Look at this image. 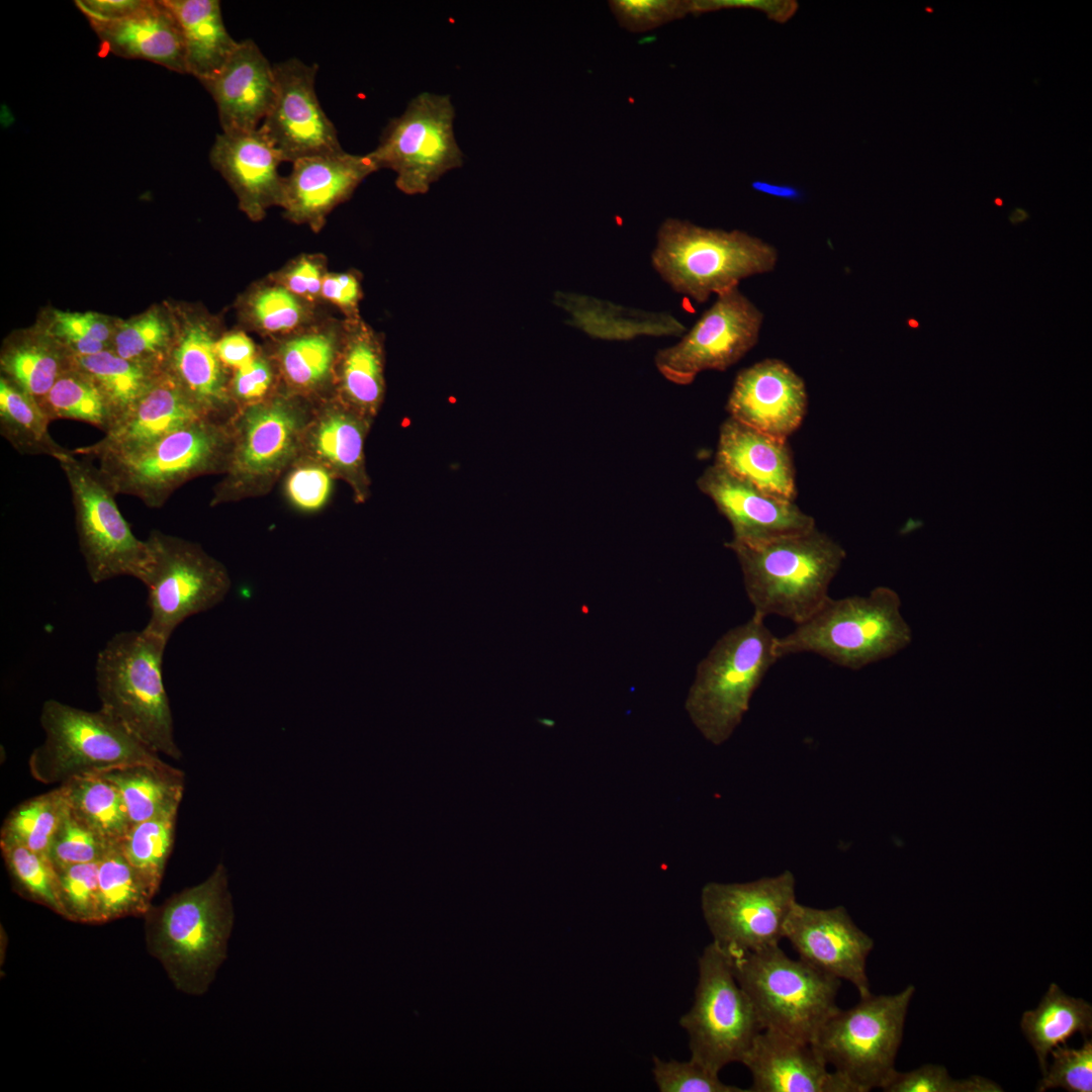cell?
I'll return each instance as SVG.
<instances>
[{
	"label": "cell",
	"instance_id": "cell-17",
	"mask_svg": "<svg viewBox=\"0 0 1092 1092\" xmlns=\"http://www.w3.org/2000/svg\"><path fill=\"white\" fill-rule=\"evenodd\" d=\"M274 102L260 129L284 162L343 152L338 132L323 110L315 92L317 66L289 59L273 65Z\"/></svg>",
	"mask_w": 1092,
	"mask_h": 1092
},
{
	"label": "cell",
	"instance_id": "cell-46",
	"mask_svg": "<svg viewBox=\"0 0 1092 1092\" xmlns=\"http://www.w3.org/2000/svg\"><path fill=\"white\" fill-rule=\"evenodd\" d=\"M9 380L38 402L48 394L64 369L63 358L42 344H23L7 351L1 360Z\"/></svg>",
	"mask_w": 1092,
	"mask_h": 1092
},
{
	"label": "cell",
	"instance_id": "cell-28",
	"mask_svg": "<svg viewBox=\"0 0 1092 1092\" xmlns=\"http://www.w3.org/2000/svg\"><path fill=\"white\" fill-rule=\"evenodd\" d=\"M715 463L768 494L794 502L795 470L786 439L729 418L720 429Z\"/></svg>",
	"mask_w": 1092,
	"mask_h": 1092
},
{
	"label": "cell",
	"instance_id": "cell-64",
	"mask_svg": "<svg viewBox=\"0 0 1092 1092\" xmlns=\"http://www.w3.org/2000/svg\"><path fill=\"white\" fill-rule=\"evenodd\" d=\"M994 202H995V203H996V205H998V206H1002V205H1003V201H1002V199H1001L1000 197H996V198L994 199Z\"/></svg>",
	"mask_w": 1092,
	"mask_h": 1092
},
{
	"label": "cell",
	"instance_id": "cell-39",
	"mask_svg": "<svg viewBox=\"0 0 1092 1092\" xmlns=\"http://www.w3.org/2000/svg\"><path fill=\"white\" fill-rule=\"evenodd\" d=\"M50 422L34 397L8 379H0V432L15 450L54 459L66 451L49 433Z\"/></svg>",
	"mask_w": 1092,
	"mask_h": 1092
},
{
	"label": "cell",
	"instance_id": "cell-31",
	"mask_svg": "<svg viewBox=\"0 0 1092 1092\" xmlns=\"http://www.w3.org/2000/svg\"><path fill=\"white\" fill-rule=\"evenodd\" d=\"M182 28L187 74L203 85L223 68L239 46L228 32L217 0H166Z\"/></svg>",
	"mask_w": 1092,
	"mask_h": 1092
},
{
	"label": "cell",
	"instance_id": "cell-24",
	"mask_svg": "<svg viewBox=\"0 0 1092 1092\" xmlns=\"http://www.w3.org/2000/svg\"><path fill=\"white\" fill-rule=\"evenodd\" d=\"M209 161L230 183L250 219L259 221L268 208L279 206L284 177L278 167L284 161L260 127L217 134Z\"/></svg>",
	"mask_w": 1092,
	"mask_h": 1092
},
{
	"label": "cell",
	"instance_id": "cell-45",
	"mask_svg": "<svg viewBox=\"0 0 1092 1092\" xmlns=\"http://www.w3.org/2000/svg\"><path fill=\"white\" fill-rule=\"evenodd\" d=\"M177 813L133 824L118 846L126 859L160 888L175 840Z\"/></svg>",
	"mask_w": 1092,
	"mask_h": 1092
},
{
	"label": "cell",
	"instance_id": "cell-15",
	"mask_svg": "<svg viewBox=\"0 0 1092 1092\" xmlns=\"http://www.w3.org/2000/svg\"><path fill=\"white\" fill-rule=\"evenodd\" d=\"M796 903V879L790 871L746 883L711 882L701 892L713 942L728 956L779 945Z\"/></svg>",
	"mask_w": 1092,
	"mask_h": 1092
},
{
	"label": "cell",
	"instance_id": "cell-40",
	"mask_svg": "<svg viewBox=\"0 0 1092 1092\" xmlns=\"http://www.w3.org/2000/svg\"><path fill=\"white\" fill-rule=\"evenodd\" d=\"M74 364L102 390L114 411L116 422L160 375L151 364L127 360L108 350L74 356Z\"/></svg>",
	"mask_w": 1092,
	"mask_h": 1092
},
{
	"label": "cell",
	"instance_id": "cell-10",
	"mask_svg": "<svg viewBox=\"0 0 1092 1092\" xmlns=\"http://www.w3.org/2000/svg\"><path fill=\"white\" fill-rule=\"evenodd\" d=\"M230 454L226 430L208 417L139 451L99 457L96 466L115 494L159 509L186 480L226 467Z\"/></svg>",
	"mask_w": 1092,
	"mask_h": 1092
},
{
	"label": "cell",
	"instance_id": "cell-36",
	"mask_svg": "<svg viewBox=\"0 0 1092 1092\" xmlns=\"http://www.w3.org/2000/svg\"><path fill=\"white\" fill-rule=\"evenodd\" d=\"M344 331L345 322L306 327L289 335L278 351L281 370L288 383L300 390L322 386L338 361Z\"/></svg>",
	"mask_w": 1092,
	"mask_h": 1092
},
{
	"label": "cell",
	"instance_id": "cell-33",
	"mask_svg": "<svg viewBox=\"0 0 1092 1092\" xmlns=\"http://www.w3.org/2000/svg\"><path fill=\"white\" fill-rule=\"evenodd\" d=\"M1020 1027L1043 1075L1053 1049L1067 1043L1075 1034L1085 1037L1091 1034L1092 1005L1083 998L1066 994L1059 985L1052 983L1038 1005L1023 1012Z\"/></svg>",
	"mask_w": 1092,
	"mask_h": 1092
},
{
	"label": "cell",
	"instance_id": "cell-7",
	"mask_svg": "<svg viewBox=\"0 0 1092 1092\" xmlns=\"http://www.w3.org/2000/svg\"><path fill=\"white\" fill-rule=\"evenodd\" d=\"M728 958L762 1029L811 1043L823 1023L839 1008L836 996L840 980L801 959H791L779 945Z\"/></svg>",
	"mask_w": 1092,
	"mask_h": 1092
},
{
	"label": "cell",
	"instance_id": "cell-49",
	"mask_svg": "<svg viewBox=\"0 0 1092 1092\" xmlns=\"http://www.w3.org/2000/svg\"><path fill=\"white\" fill-rule=\"evenodd\" d=\"M885 1092H1001L993 1080L982 1076L953 1079L941 1065L925 1064L908 1072L894 1074L882 1089Z\"/></svg>",
	"mask_w": 1092,
	"mask_h": 1092
},
{
	"label": "cell",
	"instance_id": "cell-61",
	"mask_svg": "<svg viewBox=\"0 0 1092 1092\" xmlns=\"http://www.w3.org/2000/svg\"><path fill=\"white\" fill-rule=\"evenodd\" d=\"M215 348L221 363L235 370L249 363L257 356L255 344L243 332L224 335L216 341Z\"/></svg>",
	"mask_w": 1092,
	"mask_h": 1092
},
{
	"label": "cell",
	"instance_id": "cell-4",
	"mask_svg": "<svg viewBox=\"0 0 1092 1092\" xmlns=\"http://www.w3.org/2000/svg\"><path fill=\"white\" fill-rule=\"evenodd\" d=\"M899 595L878 586L866 597L828 598L808 619L776 638L780 659L801 652L818 654L857 670L907 647L912 631L901 614Z\"/></svg>",
	"mask_w": 1092,
	"mask_h": 1092
},
{
	"label": "cell",
	"instance_id": "cell-50",
	"mask_svg": "<svg viewBox=\"0 0 1092 1092\" xmlns=\"http://www.w3.org/2000/svg\"><path fill=\"white\" fill-rule=\"evenodd\" d=\"M1050 1056L1053 1061L1038 1081L1036 1091L1061 1088L1069 1092L1092 1091V1040L1085 1038L1079 1048L1057 1045Z\"/></svg>",
	"mask_w": 1092,
	"mask_h": 1092
},
{
	"label": "cell",
	"instance_id": "cell-32",
	"mask_svg": "<svg viewBox=\"0 0 1092 1092\" xmlns=\"http://www.w3.org/2000/svg\"><path fill=\"white\" fill-rule=\"evenodd\" d=\"M216 341L203 323H191L183 331L173 353L170 373L187 395L208 416L229 399Z\"/></svg>",
	"mask_w": 1092,
	"mask_h": 1092
},
{
	"label": "cell",
	"instance_id": "cell-54",
	"mask_svg": "<svg viewBox=\"0 0 1092 1092\" xmlns=\"http://www.w3.org/2000/svg\"><path fill=\"white\" fill-rule=\"evenodd\" d=\"M332 486V476L327 469L318 465H304L290 473L286 491L295 508L314 512L326 505Z\"/></svg>",
	"mask_w": 1092,
	"mask_h": 1092
},
{
	"label": "cell",
	"instance_id": "cell-11",
	"mask_svg": "<svg viewBox=\"0 0 1092 1092\" xmlns=\"http://www.w3.org/2000/svg\"><path fill=\"white\" fill-rule=\"evenodd\" d=\"M55 460L71 489L79 547L91 580L131 576L142 581L151 562L148 542L135 537L97 466L68 449Z\"/></svg>",
	"mask_w": 1092,
	"mask_h": 1092
},
{
	"label": "cell",
	"instance_id": "cell-29",
	"mask_svg": "<svg viewBox=\"0 0 1092 1092\" xmlns=\"http://www.w3.org/2000/svg\"><path fill=\"white\" fill-rule=\"evenodd\" d=\"M553 303L568 315L569 326L593 339L630 341L638 337L682 336L687 328L666 311L628 307L592 295L557 291Z\"/></svg>",
	"mask_w": 1092,
	"mask_h": 1092
},
{
	"label": "cell",
	"instance_id": "cell-34",
	"mask_svg": "<svg viewBox=\"0 0 1092 1092\" xmlns=\"http://www.w3.org/2000/svg\"><path fill=\"white\" fill-rule=\"evenodd\" d=\"M121 793L132 825L166 813H178L185 779L165 761L135 763L98 774Z\"/></svg>",
	"mask_w": 1092,
	"mask_h": 1092
},
{
	"label": "cell",
	"instance_id": "cell-19",
	"mask_svg": "<svg viewBox=\"0 0 1092 1092\" xmlns=\"http://www.w3.org/2000/svg\"><path fill=\"white\" fill-rule=\"evenodd\" d=\"M728 520L733 541L757 543L807 532L814 519L792 500L768 494L714 463L697 480Z\"/></svg>",
	"mask_w": 1092,
	"mask_h": 1092
},
{
	"label": "cell",
	"instance_id": "cell-57",
	"mask_svg": "<svg viewBox=\"0 0 1092 1092\" xmlns=\"http://www.w3.org/2000/svg\"><path fill=\"white\" fill-rule=\"evenodd\" d=\"M273 381V372L269 362L256 356L249 363L235 370L233 391L244 401L262 398L269 391Z\"/></svg>",
	"mask_w": 1092,
	"mask_h": 1092
},
{
	"label": "cell",
	"instance_id": "cell-42",
	"mask_svg": "<svg viewBox=\"0 0 1092 1092\" xmlns=\"http://www.w3.org/2000/svg\"><path fill=\"white\" fill-rule=\"evenodd\" d=\"M311 304L272 280L248 293L243 312L247 323L263 334L291 335L307 327Z\"/></svg>",
	"mask_w": 1092,
	"mask_h": 1092
},
{
	"label": "cell",
	"instance_id": "cell-27",
	"mask_svg": "<svg viewBox=\"0 0 1092 1092\" xmlns=\"http://www.w3.org/2000/svg\"><path fill=\"white\" fill-rule=\"evenodd\" d=\"M91 27L99 39L100 55L145 60L187 74L182 28L166 0H145L132 14Z\"/></svg>",
	"mask_w": 1092,
	"mask_h": 1092
},
{
	"label": "cell",
	"instance_id": "cell-52",
	"mask_svg": "<svg viewBox=\"0 0 1092 1092\" xmlns=\"http://www.w3.org/2000/svg\"><path fill=\"white\" fill-rule=\"evenodd\" d=\"M169 330L155 312L125 324L115 335V353L124 359L153 365L149 359L168 344Z\"/></svg>",
	"mask_w": 1092,
	"mask_h": 1092
},
{
	"label": "cell",
	"instance_id": "cell-47",
	"mask_svg": "<svg viewBox=\"0 0 1092 1092\" xmlns=\"http://www.w3.org/2000/svg\"><path fill=\"white\" fill-rule=\"evenodd\" d=\"M99 861L56 869L64 918L78 923H98Z\"/></svg>",
	"mask_w": 1092,
	"mask_h": 1092
},
{
	"label": "cell",
	"instance_id": "cell-1",
	"mask_svg": "<svg viewBox=\"0 0 1092 1092\" xmlns=\"http://www.w3.org/2000/svg\"><path fill=\"white\" fill-rule=\"evenodd\" d=\"M144 918L147 949L174 987L204 994L226 958L234 925L224 864L219 862L203 882L152 905Z\"/></svg>",
	"mask_w": 1092,
	"mask_h": 1092
},
{
	"label": "cell",
	"instance_id": "cell-18",
	"mask_svg": "<svg viewBox=\"0 0 1092 1092\" xmlns=\"http://www.w3.org/2000/svg\"><path fill=\"white\" fill-rule=\"evenodd\" d=\"M784 937L799 959L840 981H848L860 998L872 994L866 968L874 940L843 906L819 909L797 902L788 917Z\"/></svg>",
	"mask_w": 1092,
	"mask_h": 1092
},
{
	"label": "cell",
	"instance_id": "cell-3",
	"mask_svg": "<svg viewBox=\"0 0 1092 1092\" xmlns=\"http://www.w3.org/2000/svg\"><path fill=\"white\" fill-rule=\"evenodd\" d=\"M167 643L142 630L114 634L97 654L100 709L157 754L180 759L162 663Z\"/></svg>",
	"mask_w": 1092,
	"mask_h": 1092
},
{
	"label": "cell",
	"instance_id": "cell-23",
	"mask_svg": "<svg viewBox=\"0 0 1092 1092\" xmlns=\"http://www.w3.org/2000/svg\"><path fill=\"white\" fill-rule=\"evenodd\" d=\"M741 1064L750 1072L747 1092H857L827 1064L811 1043L771 1029L753 1039Z\"/></svg>",
	"mask_w": 1092,
	"mask_h": 1092
},
{
	"label": "cell",
	"instance_id": "cell-62",
	"mask_svg": "<svg viewBox=\"0 0 1092 1092\" xmlns=\"http://www.w3.org/2000/svg\"><path fill=\"white\" fill-rule=\"evenodd\" d=\"M752 186L757 191L767 193V194H770V195H774V196L782 197V198L798 199V198L802 197V193L798 189H796L794 187H791V186H788V185H774V184H769V183L760 181V182H754Z\"/></svg>",
	"mask_w": 1092,
	"mask_h": 1092
},
{
	"label": "cell",
	"instance_id": "cell-51",
	"mask_svg": "<svg viewBox=\"0 0 1092 1092\" xmlns=\"http://www.w3.org/2000/svg\"><path fill=\"white\" fill-rule=\"evenodd\" d=\"M652 1074L660 1092H747L737 1086L723 1083L717 1073L690 1060L663 1061L652 1058Z\"/></svg>",
	"mask_w": 1092,
	"mask_h": 1092
},
{
	"label": "cell",
	"instance_id": "cell-8",
	"mask_svg": "<svg viewBox=\"0 0 1092 1092\" xmlns=\"http://www.w3.org/2000/svg\"><path fill=\"white\" fill-rule=\"evenodd\" d=\"M40 725L44 739L31 752L28 767L42 784L164 761L101 709L86 711L51 699L42 705Z\"/></svg>",
	"mask_w": 1092,
	"mask_h": 1092
},
{
	"label": "cell",
	"instance_id": "cell-5",
	"mask_svg": "<svg viewBox=\"0 0 1092 1092\" xmlns=\"http://www.w3.org/2000/svg\"><path fill=\"white\" fill-rule=\"evenodd\" d=\"M651 265L675 292L698 303L738 287L741 280L770 272L778 251L742 231H724L667 218L659 226Z\"/></svg>",
	"mask_w": 1092,
	"mask_h": 1092
},
{
	"label": "cell",
	"instance_id": "cell-21",
	"mask_svg": "<svg viewBox=\"0 0 1092 1092\" xmlns=\"http://www.w3.org/2000/svg\"><path fill=\"white\" fill-rule=\"evenodd\" d=\"M807 403L803 379L782 360L765 359L737 374L727 411L750 428L787 440L801 425Z\"/></svg>",
	"mask_w": 1092,
	"mask_h": 1092
},
{
	"label": "cell",
	"instance_id": "cell-12",
	"mask_svg": "<svg viewBox=\"0 0 1092 1092\" xmlns=\"http://www.w3.org/2000/svg\"><path fill=\"white\" fill-rule=\"evenodd\" d=\"M698 970L695 1000L679 1025L688 1033L691 1059L719 1074L742 1062L762 1027L728 956L713 941L700 956Z\"/></svg>",
	"mask_w": 1092,
	"mask_h": 1092
},
{
	"label": "cell",
	"instance_id": "cell-58",
	"mask_svg": "<svg viewBox=\"0 0 1092 1092\" xmlns=\"http://www.w3.org/2000/svg\"><path fill=\"white\" fill-rule=\"evenodd\" d=\"M724 8H750L765 13L778 22L788 21L797 11L791 0H697L689 1V13H703Z\"/></svg>",
	"mask_w": 1092,
	"mask_h": 1092
},
{
	"label": "cell",
	"instance_id": "cell-53",
	"mask_svg": "<svg viewBox=\"0 0 1092 1092\" xmlns=\"http://www.w3.org/2000/svg\"><path fill=\"white\" fill-rule=\"evenodd\" d=\"M609 3L619 23L631 31H645L689 13V1L615 0Z\"/></svg>",
	"mask_w": 1092,
	"mask_h": 1092
},
{
	"label": "cell",
	"instance_id": "cell-30",
	"mask_svg": "<svg viewBox=\"0 0 1092 1092\" xmlns=\"http://www.w3.org/2000/svg\"><path fill=\"white\" fill-rule=\"evenodd\" d=\"M338 378L347 406L369 418L384 395V358L380 336L360 317L345 321L338 357Z\"/></svg>",
	"mask_w": 1092,
	"mask_h": 1092
},
{
	"label": "cell",
	"instance_id": "cell-38",
	"mask_svg": "<svg viewBox=\"0 0 1092 1092\" xmlns=\"http://www.w3.org/2000/svg\"><path fill=\"white\" fill-rule=\"evenodd\" d=\"M158 890L126 859L118 844L111 845L99 861L98 923L129 916L144 917Z\"/></svg>",
	"mask_w": 1092,
	"mask_h": 1092
},
{
	"label": "cell",
	"instance_id": "cell-55",
	"mask_svg": "<svg viewBox=\"0 0 1092 1092\" xmlns=\"http://www.w3.org/2000/svg\"><path fill=\"white\" fill-rule=\"evenodd\" d=\"M324 265L314 256H301L282 270L274 281L282 284L293 294L312 303L321 298Z\"/></svg>",
	"mask_w": 1092,
	"mask_h": 1092
},
{
	"label": "cell",
	"instance_id": "cell-41",
	"mask_svg": "<svg viewBox=\"0 0 1092 1092\" xmlns=\"http://www.w3.org/2000/svg\"><path fill=\"white\" fill-rule=\"evenodd\" d=\"M39 404L51 421H82L104 433L116 422L114 411L102 390L76 366L75 370H69L59 377Z\"/></svg>",
	"mask_w": 1092,
	"mask_h": 1092
},
{
	"label": "cell",
	"instance_id": "cell-63",
	"mask_svg": "<svg viewBox=\"0 0 1092 1092\" xmlns=\"http://www.w3.org/2000/svg\"><path fill=\"white\" fill-rule=\"evenodd\" d=\"M1027 218H1029V214H1028V212H1027V211H1026V210H1025L1024 208H1022V207H1015V208H1014V209H1013V210H1012V211L1010 212V214H1009V216H1008V219H1009V221H1010V222H1011V223H1012L1013 225H1016V224H1018V223H1020V222H1022V221L1026 220Z\"/></svg>",
	"mask_w": 1092,
	"mask_h": 1092
},
{
	"label": "cell",
	"instance_id": "cell-43",
	"mask_svg": "<svg viewBox=\"0 0 1092 1092\" xmlns=\"http://www.w3.org/2000/svg\"><path fill=\"white\" fill-rule=\"evenodd\" d=\"M66 809L67 804L59 787L26 800L5 818L0 840L22 844L48 856L51 840Z\"/></svg>",
	"mask_w": 1092,
	"mask_h": 1092
},
{
	"label": "cell",
	"instance_id": "cell-16",
	"mask_svg": "<svg viewBox=\"0 0 1092 1092\" xmlns=\"http://www.w3.org/2000/svg\"><path fill=\"white\" fill-rule=\"evenodd\" d=\"M763 313L738 287L715 302L674 345L655 353L654 364L669 382L687 385L707 370L724 371L757 343Z\"/></svg>",
	"mask_w": 1092,
	"mask_h": 1092
},
{
	"label": "cell",
	"instance_id": "cell-59",
	"mask_svg": "<svg viewBox=\"0 0 1092 1092\" xmlns=\"http://www.w3.org/2000/svg\"><path fill=\"white\" fill-rule=\"evenodd\" d=\"M145 0H77L76 7L90 25L118 21L136 11Z\"/></svg>",
	"mask_w": 1092,
	"mask_h": 1092
},
{
	"label": "cell",
	"instance_id": "cell-25",
	"mask_svg": "<svg viewBox=\"0 0 1092 1092\" xmlns=\"http://www.w3.org/2000/svg\"><path fill=\"white\" fill-rule=\"evenodd\" d=\"M212 96L222 132L259 128L276 94L274 67L252 39L239 41L223 68L203 84Z\"/></svg>",
	"mask_w": 1092,
	"mask_h": 1092
},
{
	"label": "cell",
	"instance_id": "cell-35",
	"mask_svg": "<svg viewBox=\"0 0 1092 1092\" xmlns=\"http://www.w3.org/2000/svg\"><path fill=\"white\" fill-rule=\"evenodd\" d=\"M70 812L109 845L132 826L119 790L101 775L73 778L59 786Z\"/></svg>",
	"mask_w": 1092,
	"mask_h": 1092
},
{
	"label": "cell",
	"instance_id": "cell-44",
	"mask_svg": "<svg viewBox=\"0 0 1092 1092\" xmlns=\"http://www.w3.org/2000/svg\"><path fill=\"white\" fill-rule=\"evenodd\" d=\"M0 847L14 891L65 917L57 872L49 857L12 841L0 840Z\"/></svg>",
	"mask_w": 1092,
	"mask_h": 1092
},
{
	"label": "cell",
	"instance_id": "cell-56",
	"mask_svg": "<svg viewBox=\"0 0 1092 1092\" xmlns=\"http://www.w3.org/2000/svg\"><path fill=\"white\" fill-rule=\"evenodd\" d=\"M321 298L338 306L347 320L359 318L358 305L362 298L360 278L354 272L326 273Z\"/></svg>",
	"mask_w": 1092,
	"mask_h": 1092
},
{
	"label": "cell",
	"instance_id": "cell-2",
	"mask_svg": "<svg viewBox=\"0 0 1092 1092\" xmlns=\"http://www.w3.org/2000/svg\"><path fill=\"white\" fill-rule=\"evenodd\" d=\"M740 564L754 615L802 623L829 598L828 588L845 558L844 549L816 527L757 543L729 541Z\"/></svg>",
	"mask_w": 1092,
	"mask_h": 1092
},
{
	"label": "cell",
	"instance_id": "cell-48",
	"mask_svg": "<svg viewBox=\"0 0 1092 1092\" xmlns=\"http://www.w3.org/2000/svg\"><path fill=\"white\" fill-rule=\"evenodd\" d=\"M111 845L80 822L68 809L51 840L48 857L55 869L99 861Z\"/></svg>",
	"mask_w": 1092,
	"mask_h": 1092
},
{
	"label": "cell",
	"instance_id": "cell-14",
	"mask_svg": "<svg viewBox=\"0 0 1092 1092\" xmlns=\"http://www.w3.org/2000/svg\"><path fill=\"white\" fill-rule=\"evenodd\" d=\"M455 109L449 95L424 92L384 127L370 152L378 170L396 174L395 185L408 195L424 194L447 172L463 164L454 134Z\"/></svg>",
	"mask_w": 1092,
	"mask_h": 1092
},
{
	"label": "cell",
	"instance_id": "cell-9",
	"mask_svg": "<svg viewBox=\"0 0 1092 1092\" xmlns=\"http://www.w3.org/2000/svg\"><path fill=\"white\" fill-rule=\"evenodd\" d=\"M915 987L892 995H869L849 1009L838 1008L811 1042L834 1071L857 1090L883 1089L896 1073L895 1060Z\"/></svg>",
	"mask_w": 1092,
	"mask_h": 1092
},
{
	"label": "cell",
	"instance_id": "cell-26",
	"mask_svg": "<svg viewBox=\"0 0 1092 1092\" xmlns=\"http://www.w3.org/2000/svg\"><path fill=\"white\" fill-rule=\"evenodd\" d=\"M301 416L283 398L246 411L228 461L230 484L266 477L279 470L296 447Z\"/></svg>",
	"mask_w": 1092,
	"mask_h": 1092
},
{
	"label": "cell",
	"instance_id": "cell-60",
	"mask_svg": "<svg viewBox=\"0 0 1092 1092\" xmlns=\"http://www.w3.org/2000/svg\"><path fill=\"white\" fill-rule=\"evenodd\" d=\"M55 325L57 335L72 333L102 343H105L110 335L107 324L99 315L92 312L57 311L55 313Z\"/></svg>",
	"mask_w": 1092,
	"mask_h": 1092
},
{
	"label": "cell",
	"instance_id": "cell-22",
	"mask_svg": "<svg viewBox=\"0 0 1092 1092\" xmlns=\"http://www.w3.org/2000/svg\"><path fill=\"white\" fill-rule=\"evenodd\" d=\"M208 417L170 373H160L101 440L73 451L87 459L132 453Z\"/></svg>",
	"mask_w": 1092,
	"mask_h": 1092
},
{
	"label": "cell",
	"instance_id": "cell-20",
	"mask_svg": "<svg viewBox=\"0 0 1092 1092\" xmlns=\"http://www.w3.org/2000/svg\"><path fill=\"white\" fill-rule=\"evenodd\" d=\"M376 171L369 153L361 156L343 151L301 158L292 163L290 174L283 179L279 206L288 220L317 232L330 212Z\"/></svg>",
	"mask_w": 1092,
	"mask_h": 1092
},
{
	"label": "cell",
	"instance_id": "cell-6",
	"mask_svg": "<svg viewBox=\"0 0 1092 1092\" xmlns=\"http://www.w3.org/2000/svg\"><path fill=\"white\" fill-rule=\"evenodd\" d=\"M776 638L764 619L753 614L718 639L698 664L685 706L712 744L724 743L742 721L754 692L779 659Z\"/></svg>",
	"mask_w": 1092,
	"mask_h": 1092
},
{
	"label": "cell",
	"instance_id": "cell-13",
	"mask_svg": "<svg viewBox=\"0 0 1092 1092\" xmlns=\"http://www.w3.org/2000/svg\"><path fill=\"white\" fill-rule=\"evenodd\" d=\"M146 540L151 562L142 582L148 589L150 618L143 629L168 643L187 618L220 604L232 581L225 567L198 544L159 530Z\"/></svg>",
	"mask_w": 1092,
	"mask_h": 1092
},
{
	"label": "cell",
	"instance_id": "cell-37",
	"mask_svg": "<svg viewBox=\"0 0 1092 1092\" xmlns=\"http://www.w3.org/2000/svg\"><path fill=\"white\" fill-rule=\"evenodd\" d=\"M366 420L349 406L332 408L322 417L312 434L314 452L346 476L361 497L367 491L364 468Z\"/></svg>",
	"mask_w": 1092,
	"mask_h": 1092
}]
</instances>
